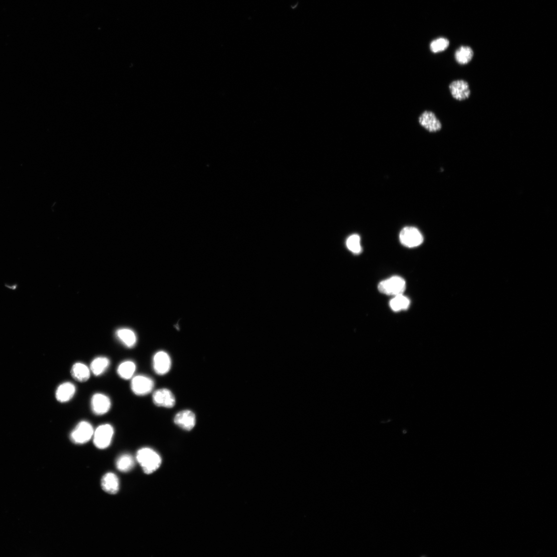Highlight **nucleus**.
<instances>
[{"instance_id":"f257e3e1","label":"nucleus","mask_w":557,"mask_h":557,"mask_svg":"<svg viewBox=\"0 0 557 557\" xmlns=\"http://www.w3.org/2000/svg\"><path fill=\"white\" fill-rule=\"evenodd\" d=\"M137 461L140 464L145 474H150L155 471L161 464L160 455L150 448H143L137 453Z\"/></svg>"},{"instance_id":"f03ea898","label":"nucleus","mask_w":557,"mask_h":557,"mask_svg":"<svg viewBox=\"0 0 557 557\" xmlns=\"http://www.w3.org/2000/svg\"><path fill=\"white\" fill-rule=\"evenodd\" d=\"M406 288L405 280L402 277L394 276L381 282L378 290L387 295L397 296L403 294Z\"/></svg>"},{"instance_id":"7ed1b4c3","label":"nucleus","mask_w":557,"mask_h":557,"mask_svg":"<svg viewBox=\"0 0 557 557\" xmlns=\"http://www.w3.org/2000/svg\"><path fill=\"white\" fill-rule=\"evenodd\" d=\"M114 434V428L110 424H105L97 427L93 435L95 445L101 449L108 447L111 443Z\"/></svg>"},{"instance_id":"20e7f679","label":"nucleus","mask_w":557,"mask_h":557,"mask_svg":"<svg viewBox=\"0 0 557 557\" xmlns=\"http://www.w3.org/2000/svg\"><path fill=\"white\" fill-rule=\"evenodd\" d=\"M399 240L403 245L408 248H414L421 245L424 238L417 228L413 227L404 228L399 234Z\"/></svg>"},{"instance_id":"39448f33","label":"nucleus","mask_w":557,"mask_h":557,"mask_svg":"<svg viewBox=\"0 0 557 557\" xmlns=\"http://www.w3.org/2000/svg\"><path fill=\"white\" fill-rule=\"evenodd\" d=\"M94 433L93 426L89 422L82 421L77 425L72 432L71 439L75 444H85L93 437Z\"/></svg>"},{"instance_id":"423d86ee","label":"nucleus","mask_w":557,"mask_h":557,"mask_svg":"<svg viewBox=\"0 0 557 557\" xmlns=\"http://www.w3.org/2000/svg\"><path fill=\"white\" fill-rule=\"evenodd\" d=\"M131 389L136 395L145 396L150 393L154 388L153 380L144 375L134 377L131 382Z\"/></svg>"},{"instance_id":"0eeeda50","label":"nucleus","mask_w":557,"mask_h":557,"mask_svg":"<svg viewBox=\"0 0 557 557\" xmlns=\"http://www.w3.org/2000/svg\"><path fill=\"white\" fill-rule=\"evenodd\" d=\"M153 367L155 373L159 375L168 373L171 367V360L169 355L163 351L156 353L153 357Z\"/></svg>"},{"instance_id":"6e6552de","label":"nucleus","mask_w":557,"mask_h":557,"mask_svg":"<svg viewBox=\"0 0 557 557\" xmlns=\"http://www.w3.org/2000/svg\"><path fill=\"white\" fill-rule=\"evenodd\" d=\"M91 407L93 413L96 415H104L108 412L111 409V400L108 396L103 394L96 393L92 397Z\"/></svg>"},{"instance_id":"1a4fd4ad","label":"nucleus","mask_w":557,"mask_h":557,"mask_svg":"<svg viewBox=\"0 0 557 557\" xmlns=\"http://www.w3.org/2000/svg\"><path fill=\"white\" fill-rule=\"evenodd\" d=\"M153 402L157 406L171 408L175 404V398L170 390L167 388H161L153 394Z\"/></svg>"},{"instance_id":"9d476101","label":"nucleus","mask_w":557,"mask_h":557,"mask_svg":"<svg viewBox=\"0 0 557 557\" xmlns=\"http://www.w3.org/2000/svg\"><path fill=\"white\" fill-rule=\"evenodd\" d=\"M174 422L185 431H190L196 425V416L191 410H183L175 415Z\"/></svg>"},{"instance_id":"9b49d317","label":"nucleus","mask_w":557,"mask_h":557,"mask_svg":"<svg viewBox=\"0 0 557 557\" xmlns=\"http://www.w3.org/2000/svg\"><path fill=\"white\" fill-rule=\"evenodd\" d=\"M449 89L454 98L459 101L468 99L471 95L470 86L467 82L462 80L453 81L449 85Z\"/></svg>"},{"instance_id":"f8f14e48","label":"nucleus","mask_w":557,"mask_h":557,"mask_svg":"<svg viewBox=\"0 0 557 557\" xmlns=\"http://www.w3.org/2000/svg\"><path fill=\"white\" fill-rule=\"evenodd\" d=\"M419 122L424 128L431 132H437L442 128L441 122L432 112H424L420 116Z\"/></svg>"},{"instance_id":"ddd939ff","label":"nucleus","mask_w":557,"mask_h":557,"mask_svg":"<svg viewBox=\"0 0 557 557\" xmlns=\"http://www.w3.org/2000/svg\"><path fill=\"white\" fill-rule=\"evenodd\" d=\"M75 392V386L70 382H66L58 387L55 396L58 402L64 403L69 402L73 397Z\"/></svg>"},{"instance_id":"4468645a","label":"nucleus","mask_w":557,"mask_h":557,"mask_svg":"<svg viewBox=\"0 0 557 557\" xmlns=\"http://www.w3.org/2000/svg\"><path fill=\"white\" fill-rule=\"evenodd\" d=\"M101 485L105 492L111 494H115L119 491V478L113 473H107L102 478Z\"/></svg>"},{"instance_id":"2eb2a0df","label":"nucleus","mask_w":557,"mask_h":557,"mask_svg":"<svg viewBox=\"0 0 557 557\" xmlns=\"http://www.w3.org/2000/svg\"><path fill=\"white\" fill-rule=\"evenodd\" d=\"M91 369L85 364L77 363L73 366L71 374L73 377L81 383L87 382L91 376Z\"/></svg>"},{"instance_id":"dca6fc26","label":"nucleus","mask_w":557,"mask_h":557,"mask_svg":"<svg viewBox=\"0 0 557 557\" xmlns=\"http://www.w3.org/2000/svg\"><path fill=\"white\" fill-rule=\"evenodd\" d=\"M116 336L127 347H133L136 343L137 338L134 332L128 328H122L117 330Z\"/></svg>"},{"instance_id":"f3484780","label":"nucleus","mask_w":557,"mask_h":557,"mask_svg":"<svg viewBox=\"0 0 557 557\" xmlns=\"http://www.w3.org/2000/svg\"><path fill=\"white\" fill-rule=\"evenodd\" d=\"M110 364V361L108 358L104 357H97L92 362L90 369L94 375L99 376L105 372Z\"/></svg>"},{"instance_id":"a211bd4d","label":"nucleus","mask_w":557,"mask_h":557,"mask_svg":"<svg viewBox=\"0 0 557 557\" xmlns=\"http://www.w3.org/2000/svg\"><path fill=\"white\" fill-rule=\"evenodd\" d=\"M136 368V365L133 361H125L117 368V373L122 379L129 380L133 377Z\"/></svg>"},{"instance_id":"6ab92c4d","label":"nucleus","mask_w":557,"mask_h":557,"mask_svg":"<svg viewBox=\"0 0 557 557\" xmlns=\"http://www.w3.org/2000/svg\"><path fill=\"white\" fill-rule=\"evenodd\" d=\"M474 52L472 48L468 46L459 48L455 53V59L460 65H466L470 62L473 57Z\"/></svg>"},{"instance_id":"aec40b11","label":"nucleus","mask_w":557,"mask_h":557,"mask_svg":"<svg viewBox=\"0 0 557 557\" xmlns=\"http://www.w3.org/2000/svg\"><path fill=\"white\" fill-rule=\"evenodd\" d=\"M410 305V301L403 294L398 295L390 301L389 306L395 312L406 310Z\"/></svg>"},{"instance_id":"412c9836","label":"nucleus","mask_w":557,"mask_h":557,"mask_svg":"<svg viewBox=\"0 0 557 557\" xmlns=\"http://www.w3.org/2000/svg\"><path fill=\"white\" fill-rule=\"evenodd\" d=\"M134 464L133 458L130 455L125 454L117 459L116 467L121 472H128L132 470Z\"/></svg>"},{"instance_id":"4be33fe9","label":"nucleus","mask_w":557,"mask_h":557,"mask_svg":"<svg viewBox=\"0 0 557 557\" xmlns=\"http://www.w3.org/2000/svg\"><path fill=\"white\" fill-rule=\"evenodd\" d=\"M346 245L348 249L355 254H359L362 251L361 239L358 234H353L347 240Z\"/></svg>"},{"instance_id":"5701e85b","label":"nucleus","mask_w":557,"mask_h":557,"mask_svg":"<svg viewBox=\"0 0 557 557\" xmlns=\"http://www.w3.org/2000/svg\"><path fill=\"white\" fill-rule=\"evenodd\" d=\"M449 45V42L444 38H439L434 41L430 46L431 51L434 53L444 51Z\"/></svg>"}]
</instances>
